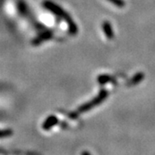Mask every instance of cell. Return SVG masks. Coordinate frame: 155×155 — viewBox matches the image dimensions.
<instances>
[{
    "instance_id": "6da1fadb",
    "label": "cell",
    "mask_w": 155,
    "mask_h": 155,
    "mask_svg": "<svg viewBox=\"0 0 155 155\" xmlns=\"http://www.w3.org/2000/svg\"><path fill=\"white\" fill-rule=\"evenodd\" d=\"M57 122H58V121H57V118H56L55 116H49V117H48V118L46 119V121L43 122V124H42V128L45 129V130L50 129L53 126H54L55 124H57Z\"/></svg>"
},
{
    "instance_id": "7a4b0ae2",
    "label": "cell",
    "mask_w": 155,
    "mask_h": 155,
    "mask_svg": "<svg viewBox=\"0 0 155 155\" xmlns=\"http://www.w3.org/2000/svg\"><path fill=\"white\" fill-rule=\"evenodd\" d=\"M106 96V93L105 92H104V94H103V92L100 94V96L97 97V98H96L95 101L93 102H91V103H89L87 104H85V105H84L82 108H81V110L82 111H84V110H89L90 108H91V106H93L94 104H99L100 102L102 101V100L104 98V97Z\"/></svg>"
},
{
    "instance_id": "3957f363",
    "label": "cell",
    "mask_w": 155,
    "mask_h": 155,
    "mask_svg": "<svg viewBox=\"0 0 155 155\" xmlns=\"http://www.w3.org/2000/svg\"><path fill=\"white\" fill-rule=\"evenodd\" d=\"M103 29L104 30L106 36L108 39H112L113 37V30L111 28V25L108 22H105L103 23Z\"/></svg>"
},
{
    "instance_id": "277c9868",
    "label": "cell",
    "mask_w": 155,
    "mask_h": 155,
    "mask_svg": "<svg viewBox=\"0 0 155 155\" xmlns=\"http://www.w3.org/2000/svg\"><path fill=\"white\" fill-rule=\"evenodd\" d=\"M50 37H51V33H50V32H46V33L41 35L38 38L35 39V41H33V44H35V46H37V45L40 44V43H41L42 41H44L45 40L49 39Z\"/></svg>"
},
{
    "instance_id": "5b68a950",
    "label": "cell",
    "mask_w": 155,
    "mask_h": 155,
    "mask_svg": "<svg viewBox=\"0 0 155 155\" xmlns=\"http://www.w3.org/2000/svg\"><path fill=\"white\" fill-rule=\"evenodd\" d=\"M11 134H12V132L11 130H0V138L10 136V135H11Z\"/></svg>"
},
{
    "instance_id": "8992f818",
    "label": "cell",
    "mask_w": 155,
    "mask_h": 155,
    "mask_svg": "<svg viewBox=\"0 0 155 155\" xmlns=\"http://www.w3.org/2000/svg\"><path fill=\"white\" fill-rule=\"evenodd\" d=\"M109 1L111 2V3H113L115 5L118 6V7H122V6L124 5V3H123L122 0H109Z\"/></svg>"
}]
</instances>
